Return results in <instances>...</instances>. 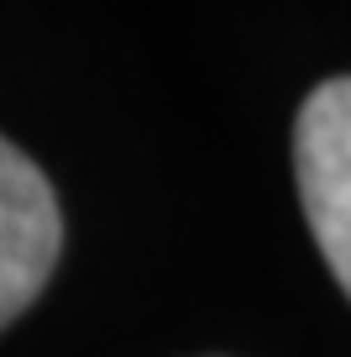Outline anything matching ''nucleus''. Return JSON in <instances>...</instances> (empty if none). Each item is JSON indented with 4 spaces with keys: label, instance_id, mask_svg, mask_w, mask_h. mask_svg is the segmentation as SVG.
Instances as JSON below:
<instances>
[{
    "label": "nucleus",
    "instance_id": "nucleus-1",
    "mask_svg": "<svg viewBox=\"0 0 351 357\" xmlns=\"http://www.w3.org/2000/svg\"><path fill=\"white\" fill-rule=\"evenodd\" d=\"M294 174L309 231L325 252L336 284L351 300V74L325 84L299 105Z\"/></svg>",
    "mask_w": 351,
    "mask_h": 357
},
{
    "label": "nucleus",
    "instance_id": "nucleus-2",
    "mask_svg": "<svg viewBox=\"0 0 351 357\" xmlns=\"http://www.w3.org/2000/svg\"><path fill=\"white\" fill-rule=\"evenodd\" d=\"M63 252V215H58L47 174L0 137V331L47 289Z\"/></svg>",
    "mask_w": 351,
    "mask_h": 357
}]
</instances>
